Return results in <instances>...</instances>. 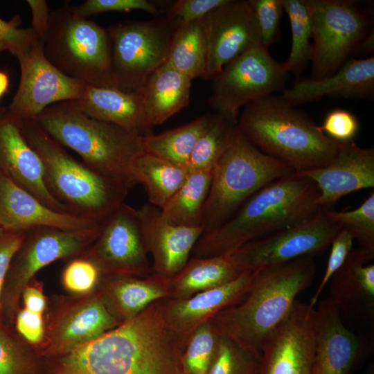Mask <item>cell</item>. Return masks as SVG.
<instances>
[{"label": "cell", "instance_id": "1", "mask_svg": "<svg viewBox=\"0 0 374 374\" xmlns=\"http://www.w3.org/2000/svg\"><path fill=\"white\" fill-rule=\"evenodd\" d=\"M178 335L154 303L69 353L46 360L44 374H184L185 346Z\"/></svg>", "mask_w": 374, "mask_h": 374}, {"label": "cell", "instance_id": "2", "mask_svg": "<svg viewBox=\"0 0 374 374\" xmlns=\"http://www.w3.org/2000/svg\"><path fill=\"white\" fill-rule=\"evenodd\" d=\"M320 191L296 172L277 179L252 195L226 222L203 233L194 247L197 257L229 255L242 245L308 222L323 211Z\"/></svg>", "mask_w": 374, "mask_h": 374}, {"label": "cell", "instance_id": "3", "mask_svg": "<svg viewBox=\"0 0 374 374\" xmlns=\"http://www.w3.org/2000/svg\"><path fill=\"white\" fill-rule=\"evenodd\" d=\"M254 271L242 299L209 321L220 335L262 353L265 341L287 317L297 295L312 283L316 264L314 256H306Z\"/></svg>", "mask_w": 374, "mask_h": 374}, {"label": "cell", "instance_id": "4", "mask_svg": "<svg viewBox=\"0 0 374 374\" xmlns=\"http://www.w3.org/2000/svg\"><path fill=\"white\" fill-rule=\"evenodd\" d=\"M238 124L252 144L296 173L327 166L342 143L328 137L310 116L279 96L244 107Z\"/></svg>", "mask_w": 374, "mask_h": 374}, {"label": "cell", "instance_id": "5", "mask_svg": "<svg viewBox=\"0 0 374 374\" xmlns=\"http://www.w3.org/2000/svg\"><path fill=\"white\" fill-rule=\"evenodd\" d=\"M34 120L53 140L76 152L91 169L129 188L137 184L132 169L143 152L140 136L87 116L73 101L50 105Z\"/></svg>", "mask_w": 374, "mask_h": 374}, {"label": "cell", "instance_id": "6", "mask_svg": "<svg viewBox=\"0 0 374 374\" xmlns=\"http://www.w3.org/2000/svg\"><path fill=\"white\" fill-rule=\"evenodd\" d=\"M21 126L42 161L47 189L73 214L100 224L124 202L127 186L75 159L34 119L21 120Z\"/></svg>", "mask_w": 374, "mask_h": 374}, {"label": "cell", "instance_id": "7", "mask_svg": "<svg viewBox=\"0 0 374 374\" xmlns=\"http://www.w3.org/2000/svg\"><path fill=\"white\" fill-rule=\"evenodd\" d=\"M295 172L284 162L260 151L238 129L213 168L203 211L204 233L229 220L261 188Z\"/></svg>", "mask_w": 374, "mask_h": 374}, {"label": "cell", "instance_id": "8", "mask_svg": "<svg viewBox=\"0 0 374 374\" xmlns=\"http://www.w3.org/2000/svg\"><path fill=\"white\" fill-rule=\"evenodd\" d=\"M43 51L66 75L93 86L116 88L107 30L79 15L68 3L51 12Z\"/></svg>", "mask_w": 374, "mask_h": 374}, {"label": "cell", "instance_id": "9", "mask_svg": "<svg viewBox=\"0 0 374 374\" xmlns=\"http://www.w3.org/2000/svg\"><path fill=\"white\" fill-rule=\"evenodd\" d=\"M312 24L310 79L334 74L373 28L366 8L350 0H306Z\"/></svg>", "mask_w": 374, "mask_h": 374}, {"label": "cell", "instance_id": "10", "mask_svg": "<svg viewBox=\"0 0 374 374\" xmlns=\"http://www.w3.org/2000/svg\"><path fill=\"white\" fill-rule=\"evenodd\" d=\"M99 231L100 226L84 230L39 226L26 232L3 284L0 308L3 323L7 326L14 323L22 292L40 269L57 260L80 256Z\"/></svg>", "mask_w": 374, "mask_h": 374}, {"label": "cell", "instance_id": "11", "mask_svg": "<svg viewBox=\"0 0 374 374\" xmlns=\"http://www.w3.org/2000/svg\"><path fill=\"white\" fill-rule=\"evenodd\" d=\"M177 24L165 15L145 21H127L107 30L116 88L140 91L147 78L164 64Z\"/></svg>", "mask_w": 374, "mask_h": 374}, {"label": "cell", "instance_id": "12", "mask_svg": "<svg viewBox=\"0 0 374 374\" xmlns=\"http://www.w3.org/2000/svg\"><path fill=\"white\" fill-rule=\"evenodd\" d=\"M287 75L283 64L260 45L227 63L211 80L208 105L238 118L242 107L283 91Z\"/></svg>", "mask_w": 374, "mask_h": 374}, {"label": "cell", "instance_id": "13", "mask_svg": "<svg viewBox=\"0 0 374 374\" xmlns=\"http://www.w3.org/2000/svg\"><path fill=\"white\" fill-rule=\"evenodd\" d=\"M327 210L303 224L251 241L229 254L238 272L322 253L342 229Z\"/></svg>", "mask_w": 374, "mask_h": 374}, {"label": "cell", "instance_id": "14", "mask_svg": "<svg viewBox=\"0 0 374 374\" xmlns=\"http://www.w3.org/2000/svg\"><path fill=\"white\" fill-rule=\"evenodd\" d=\"M137 210L125 202L100 225L98 235L80 256L104 276H135L150 269Z\"/></svg>", "mask_w": 374, "mask_h": 374}, {"label": "cell", "instance_id": "15", "mask_svg": "<svg viewBox=\"0 0 374 374\" xmlns=\"http://www.w3.org/2000/svg\"><path fill=\"white\" fill-rule=\"evenodd\" d=\"M121 323L109 311L101 293L81 295L52 312L35 353L44 360L63 356Z\"/></svg>", "mask_w": 374, "mask_h": 374}, {"label": "cell", "instance_id": "16", "mask_svg": "<svg viewBox=\"0 0 374 374\" xmlns=\"http://www.w3.org/2000/svg\"><path fill=\"white\" fill-rule=\"evenodd\" d=\"M20 80L8 109L20 120L34 119L53 104L76 101L86 83L69 77L46 57L39 39L17 55Z\"/></svg>", "mask_w": 374, "mask_h": 374}, {"label": "cell", "instance_id": "17", "mask_svg": "<svg viewBox=\"0 0 374 374\" xmlns=\"http://www.w3.org/2000/svg\"><path fill=\"white\" fill-rule=\"evenodd\" d=\"M207 57L202 79L211 80L229 62L261 44L249 1L224 0L204 17Z\"/></svg>", "mask_w": 374, "mask_h": 374}, {"label": "cell", "instance_id": "18", "mask_svg": "<svg viewBox=\"0 0 374 374\" xmlns=\"http://www.w3.org/2000/svg\"><path fill=\"white\" fill-rule=\"evenodd\" d=\"M315 308L296 300L264 342L259 374H313Z\"/></svg>", "mask_w": 374, "mask_h": 374}, {"label": "cell", "instance_id": "19", "mask_svg": "<svg viewBox=\"0 0 374 374\" xmlns=\"http://www.w3.org/2000/svg\"><path fill=\"white\" fill-rule=\"evenodd\" d=\"M0 172L52 209L73 214L47 189L42 161L8 107H0Z\"/></svg>", "mask_w": 374, "mask_h": 374}, {"label": "cell", "instance_id": "20", "mask_svg": "<svg viewBox=\"0 0 374 374\" xmlns=\"http://www.w3.org/2000/svg\"><path fill=\"white\" fill-rule=\"evenodd\" d=\"M137 211L148 252L152 256L153 269L161 277H174L188 262L204 226L172 224L163 217L161 209L152 204H144Z\"/></svg>", "mask_w": 374, "mask_h": 374}, {"label": "cell", "instance_id": "21", "mask_svg": "<svg viewBox=\"0 0 374 374\" xmlns=\"http://www.w3.org/2000/svg\"><path fill=\"white\" fill-rule=\"evenodd\" d=\"M312 180L320 195L317 202L329 209L344 196L374 187V149L362 148L354 141L342 143L327 166L298 173Z\"/></svg>", "mask_w": 374, "mask_h": 374}, {"label": "cell", "instance_id": "22", "mask_svg": "<svg viewBox=\"0 0 374 374\" xmlns=\"http://www.w3.org/2000/svg\"><path fill=\"white\" fill-rule=\"evenodd\" d=\"M317 305L313 374H350L362 354L361 340L344 325L330 297Z\"/></svg>", "mask_w": 374, "mask_h": 374}, {"label": "cell", "instance_id": "23", "mask_svg": "<svg viewBox=\"0 0 374 374\" xmlns=\"http://www.w3.org/2000/svg\"><path fill=\"white\" fill-rule=\"evenodd\" d=\"M100 225L97 222L52 209L0 172V227L27 232L39 226L84 230Z\"/></svg>", "mask_w": 374, "mask_h": 374}, {"label": "cell", "instance_id": "24", "mask_svg": "<svg viewBox=\"0 0 374 374\" xmlns=\"http://www.w3.org/2000/svg\"><path fill=\"white\" fill-rule=\"evenodd\" d=\"M330 98L371 100L374 97V57L352 58L321 80L299 79L279 96L292 106Z\"/></svg>", "mask_w": 374, "mask_h": 374}, {"label": "cell", "instance_id": "25", "mask_svg": "<svg viewBox=\"0 0 374 374\" xmlns=\"http://www.w3.org/2000/svg\"><path fill=\"white\" fill-rule=\"evenodd\" d=\"M254 272H241L224 284L174 301L164 309L168 326L179 335L193 331L221 310L239 302L249 289Z\"/></svg>", "mask_w": 374, "mask_h": 374}, {"label": "cell", "instance_id": "26", "mask_svg": "<svg viewBox=\"0 0 374 374\" xmlns=\"http://www.w3.org/2000/svg\"><path fill=\"white\" fill-rule=\"evenodd\" d=\"M87 116L118 125L139 136L152 134L146 119L142 93L86 84L73 101Z\"/></svg>", "mask_w": 374, "mask_h": 374}, {"label": "cell", "instance_id": "27", "mask_svg": "<svg viewBox=\"0 0 374 374\" xmlns=\"http://www.w3.org/2000/svg\"><path fill=\"white\" fill-rule=\"evenodd\" d=\"M359 247L353 249L332 276L331 299L341 317L371 319L374 312V265Z\"/></svg>", "mask_w": 374, "mask_h": 374}, {"label": "cell", "instance_id": "28", "mask_svg": "<svg viewBox=\"0 0 374 374\" xmlns=\"http://www.w3.org/2000/svg\"><path fill=\"white\" fill-rule=\"evenodd\" d=\"M192 81L167 62L149 75L141 92L146 119L152 128L188 105Z\"/></svg>", "mask_w": 374, "mask_h": 374}, {"label": "cell", "instance_id": "29", "mask_svg": "<svg viewBox=\"0 0 374 374\" xmlns=\"http://www.w3.org/2000/svg\"><path fill=\"white\" fill-rule=\"evenodd\" d=\"M105 276L107 287L105 293H101L103 298L112 314L117 319L119 317L122 322L134 317L168 294L165 286L168 285L169 279L157 275L151 279H139L132 276Z\"/></svg>", "mask_w": 374, "mask_h": 374}, {"label": "cell", "instance_id": "30", "mask_svg": "<svg viewBox=\"0 0 374 374\" xmlns=\"http://www.w3.org/2000/svg\"><path fill=\"white\" fill-rule=\"evenodd\" d=\"M132 174L141 184L150 204L161 209L186 180L188 170L184 166L143 152L135 159Z\"/></svg>", "mask_w": 374, "mask_h": 374}, {"label": "cell", "instance_id": "31", "mask_svg": "<svg viewBox=\"0 0 374 374\" xmlns=\"http://www.w3.org/2000/svg\"><path fill=\"white\" fill-rule=\"evenodd\" d=\"M240 274L230 255L196 257L169 280L175 296L181 299L224 284Z\"/></svg>", "mask_w": 374, "mask_h": 374}, {"label": "cell", "instance_id": "32", "mask_svg": "<svg viewBox=\"0 0 374 374\" xmlns=\"http://www.w3.org/2000/svg\"><path fill=\"white\" fill-rule=\"evenodd\" d=\"M213 171V169L188 172L184 184L161 209L167 222L183 226H203V211Z\"/></svg>", "mask_w": 374, "mask_h": 374}, {"label": "cell", "instance_id": "33", "mask_svg": "<svg viewBox=\"0 0 374 374\" xmlns=\"http://www.w3.org/2000/svg\"><path fill=\"white\" fill-rule=\"evenodd\" d=\"M212 115L213 113H206L162 133L141 136V148L147 153L186 168L196 143L208 125Z\"/></svg>", "mask_w": 374, "mask_h": 374}, {"label": "cell", "instance_id": "34", "mask_svg": "<svg viewBox=\"0 0 374 374\" xmlns=\"http://www.w3.org/2000/svg\"><path fill=\"white\" fill-rule=\"evenodd\" d=\"M207 57L204 19L179 26L175 32L166 62L192 80L202 78Z\"/></svg>", "mask_w": 374, "mask_h": 374}, {"label": "cell", "instance_id": "35", "mask_svg": "<svg viewBox=\"0 0 374 374\" xmlns=\"http://www.w3.org/2000/svg\"><path fill=\"white\" fill-rule=\"evenodd\" d=\"M238 118L214 112L186 165L188 172L213 169L233 143L238 131Z\"/></svg>", "mask_w": 374, "mask_h": 374}, {"label": "cell", "instance_id": "36", "mask_svg": "<svg viewBox=\"0 0 374 374\" xmlns=\"http://www.w3.org/2000/svg\"><path fill=\"white\" fill-rule=\"evenodd\" d=\"M283 2L290 24L292 44L289 56L282 64L287 73H292L299 78L310 62L311 18L306 0H283Z\"/></svg>", "mask_w": 374, "mask_h": 374}, {"label": "cell", "instance_id": "37", "mask_svg": "<svg viewBox=\"0 0 374 374\" xmlns=\"http://www.w3.org/2000/svg\"><path fill=\"white\" fill-rule=\"evenodd\" d=\"M261 362L262 353L220 334L206 374H259Z\"/></svg>", "mask_w": 374, "mask_h": 374}, {"label": "cell", "instance_id": "38", "mask_svg": "<svg viewBox=\"0 0 374 374\" xmlns=\"http://www.w3.org/2000/svg\"><path fill=\"white\" fill-rule=\"evenodd\" d=\"M0 322V374H44L45 360Z\"/></svg>", "mask_w": 374, "mask_h": 374}, {"label": "cell", "instance_id": "39", "mask_svg": "<svg viewBox=\"0 0 374 374\" xmlns=\"http://www.w3.org/2000/svg\"><path fill=\"white\" fill-rule=\"evenodd\" d=\"M328 214L339 222L356 239L362 249L372 260L374 258V193L373 190L360 206L348 211L327 210Z\"/></svg>", "mask_w": 374, "mask_h": 374}, {"label": "cell", "instance_id": "40", "mask_svg": "<svg viewBox=\"0 0 374 374\" xmlns=\"http://www.w3.org/2000/svg\"><path fill=\"white\" fill-rule=\"evenodd\" d=\"M182 355L184 374H206L220 337L214 325L206 321L197 326Z\"/></svg>", "mask_w": 374, "mask_h": 374}, {"label": "cell", "instance_id": "41", "mask_svg": "<svg viewBox=\"0 0 374 374\" xmlns=\"http://www.w3.org/2000/svg\"><path fill=\"white\" fill-rule=\"evenodd\" d=\"M102 274L91 261L76 257L69 262L62 274V283L66 290L79 296L92 292Z\"/></svg>", "mask_w": 374, "mask_h": 374}, {"label": "cell", "instance_id": "42", "mask_svg": "<svg viewBox=\"0 0 374 374\" xmlns=\"http://www.w3.org/2000/svg\"><path fill=\"white\" fill-rule=\"evenodd\" d=\"M258 26L261 44L266 48L276 42L283 15V0H248Z\"/></svg>", "mask_w": 374, "mask_h": 374}, {"label": "cell", "instance_id": "43", "mask_svg": "<svg viewBox=\"0 0 374 374\" xmlns=\"http://www.w3.org/2000/svg\"><path fill=\"white\" fill-rule=\"evenodd\" d=\"M76 12L85 18L105 12H129L139 10L154 17L162 15L157 3L148 0H87L74 6Z\"/></svg>", "mask_w": 374, "mask_h": 374}, {"label": "cell", "instance_id": "44", "mask_svg": "<svg viewBox=\"0 0 374 374\" xmlns=\"http://www.w3.org/2000/svg\"><path fill=\"white\" fill-rule=\"evenodd\" d=\"M353 237L345 229H341L331 243V249L323 278L310 299V305L314 308L325 286L332 276L341 268L353 249Z\"/></svg>", "mask_w": 374, "mask_h": 374}, {"label": "cell", "instance_id": "45", "mask_svg": "<svg viewBox=\"0 0 374 374\" xmlns=\"http://www.w3.org/2000/svg\"><path fill=\"white\" fill-rule=\"evenodd\" d=\"M321 131L331 139L339 143H348L353 139L359 131V121L350 112L337 108L329 112L323 123Z\"/></svg>", "mask_w": 374, "mask_h": 374}, {"label": "cell", "instance_id": "46", "mask_svg": "<svg viewBox=\"0 0 374 374\" xmlns=\"http://www.w3.org/2000/svg\"><path fill=\"white\" fill-rule=\"evenodd\" d=\"M20 18L15 16L10 21L0 17V43L6 51L16 57L30 48L39 38L33 29L19 27Z\"/></svg>", "mask_w": 374, "mask_h": 374}, {"label": "cell", "instance_id": "47", "mask_svg": "<svg viewBox=\"0 0 374 374\" xmlns=\"http://www.w3.org/2000/svg\"><path fill=\"white\" fill-rule=\"evenodd\" d=\"M224 0H177L165 9L164 15L179 26L204 18Z\"/></svg>", "mask_w": 374, "mask_h": 374}, {"label": "cell", "instance_id": "48", "mask_svg": "<svg viewBox=\"0 0 374 374\" xmlns=\"http://www.w3.org/2000/svg\"><path fill=\"white\" fill-rule=\"evenodd\" d=\"M15 324L19 335L35 347L42 341L45 333V325L42 314L25 308L17 312Z\"/></svg>", "mask_w": 374, "mask_h": 374}, {"label": "cell", "instance_id": "49", "mask_svg": "<svg viewBox=\"0 0 374 374\" xmlns=\"http://www.w3.org/2000/svg\"><path fill=\"white\" fill-rule=\"evenodd\" d=\"M25 233L0 227V308L3 287L12 258L21 245Z\"/></svg>", "mask_w": 374, "mask_h": 374}, {"label": "cell", "instance_id": "50", "mask_svg": "<svg viewBox=\"0 0 374 374\" xmlns=\"http://www.w3.org/2000/svg\"><path fill=\"white\" fill-rule=\"evenodd\" d=\"M26 2L32 13L30 28L43 43L48 29L51 16L48 3L44 0H28Z\"/></svg>", "mask_w": 374, "mask_h": 374}, {"label": "cell", "instance_id": "51", "mask_svg": "<svg viewBox=\"0 0 374 374\" xmlns=\"http://www.w3.org/2000/svg\"><path fill=\"white\" fill-rule=\"evenodd\" d=\"M21 299L24 308L30 311L42 314L46 309V300L42 284L35 278L24 289Z\"/></svg>", "mask_w": 374, "mask_h": 374}, {"label": "cell", "instance_id": "52", "mask_svg": "<svg viewBox=\"0 0 374 374\" xmlns=\"http://www.w3.org/2000/svg\"><path fill=\"white\" fill-rule=\"evenodd\" d=\"M374 31L372 30L360 43L355 55L361 56L362 58L368 57L374 51Z\"/></svg>", "mask_w": 374, "mask_h": 374}, {"label": "cell", "instance_id": "53", "mask_svg": "<svg viewBox=\"0 0 374 374\" xmlns=\"http://www.w3.org/2000/svg\"><path fill=\"white\" fill-rule=\"evenodd\" d=\"M10 87V77L7 71L0 70V98L8 91Z\"/></svg>", "mask_w": 374, "mask_h": 374}, {"label": "cell", "instance_id": "54", "mask_svg": "<svg viewBox=\"0 0 374 374\" xmlns=\"http://www.w3.org/2000/svg\"><path fill=\"white\" fill-rule=\"evenodd\" d=\"M367 374H374V369L373 366L369 367Z\"/></svg>", "mask_w": 374, "mask_h": 374}, {"label": "cell", "instance_id": "55", "mask_svg": "<svg viewBox=\"0 0 374 374\" xmlns=\"http://www.w3.org/2000/svg\"><path fill=\"white\" fill-rule=\"evenodd\" d=\"M6 51V47L0 43V53Z\"/></svg>", "mask_w": 374, "mask_h": 374}, {"label": "cell", "instance_id": "56", "mask_svg": "<svg viewBox=\"0 0 374 374\" xmlns=\"http://www.w3.org/2000/svg\"><path fill=\"white\" fill-rule=\"evenodd\" d=\"M0 322H1V321H0Z\"/></svg>", "mask_w": 374, "mask_h": 374}]
</instances>
